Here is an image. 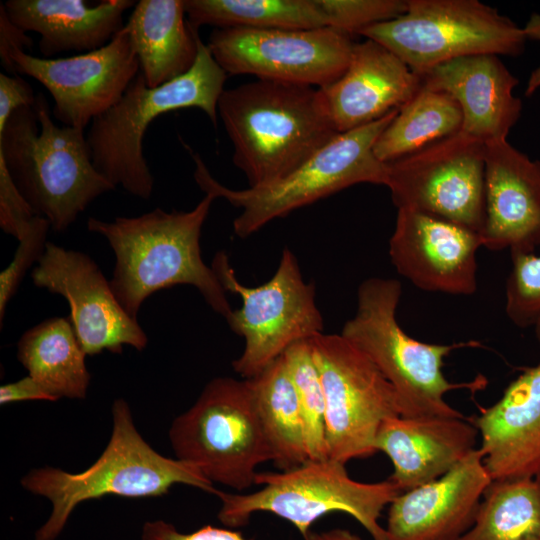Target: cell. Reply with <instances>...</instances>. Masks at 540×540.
I'll return each instance as SVG.
<instances>
[{
    "instance_id": "1",
    "label": "cell",
    "mask_w": 540,
    "mask_h": 540,
    "mask_svg": "<svg viewBox=\"0 0 540 540\" xmlns=\"http://www.w3.org/2000/svg\"><path fill=\"white\" fill-rule=\"evenodd\" d=\"M214 198L205 197L190 211L161 208L137 217L104 221L90 217L87 228L103 236L115 255L111 288L125 310L137 319L153 293L176 285H191L225 319L232 312L226 291L200 250L202 226Z\"/></svg>"
},
{
    "instance_id": "2",
    "label": "cell",
    "mask_w": 540,
    "mask_h": 540,
    "mask_svg": "<svg viewBox=\"0 0 540 540\" xmlns=\"http://www.w3.org/2000/svg\"><path fill=\"white\" fill-rule=\"evenodd\" d=\"M217 111L250 187L282 179L339 134L312 86L257 79L224 90Z\"/></svg>"
},
{
    "instance_id": "3",
    "label": "cell",
    "mask_w": 540,
    "mask_h": 540,
    "mask_svg": "<svg viewBox=\"0 0 540 540\" xmlns=\"http://www.w3.org/2000/svg\"><path fill=\"white\" fill-rule=\"evenodd\" d=\"M111 413L109 442L88 468L72 473L45 466L32 469L21 478L25 490L45 497L51 504L50 515L35 532L34 540H56L75 508L88 500L109 495L158 497L176 484L215 493L214 484L198 467L166 457L145 441L125 399H115Z\"/></svg>"
},
{
    "instance_id": "4",
    "label": "cell",
    "mask_w": 540,
    "mask_h": 540,
    "mask_svg": "<svg viewBox=\"0 0 540 540\" xmlns=\"http://www.w3.org/2000/svg\"><path fill=\"white\" fill-rule=\"evenodd\" d=\"M0 160L54 232L66 231L96 198L115 189L95 169L84 130L56 125L43 93L0 130Z\"/></svg>"
},
{
    "instance_id": "5",
    "label": "cell",
    "mask_w": 540,
    "mask_h": 540,
    "mask_svg": "<svg viewBox=\"0 0 540 540\" xmlns=\"http://www.w3.org/2000/svg\"><path fill=\"white\" fill-rule=\"evenodd\" d=\"M226 79L200 37L195 63L185 74L150 88L139 72L121 99L90 124L86 140L95 169L115 188L148 200L154 177L143 154V139L150 123L170 111L198 108L216 127Z\"/></svg>"
},
{
    "instance_id": "6",
    "label": "cell",
    "mask_w": 540,
    "mask_h": 540,
    "mask_svg": "<svg viewBox=\"0 0 540 540\" xmlns=\"http://www.w3.org/2000/svg\"><path fill=\"white\" fill-rule=\"evenodd\" d=\"M401 283L393 278L371 277L357 291L356 312L341 335L359 348L391 384L401 416H465L449 405L451 390L476 389L481 381L454 384L442 371L444 358L453 350L479 346L477 341L430 344L409 336L397 321Z\"/></svg>"
},
{
    "instance_id": "7",
    "label": "cell",
    "mask_w": 540,
    "mask_h": 540,
    "mask_svg": "<svg viewBox=\"0 0 540 540\" xmlns=\"http://www.w3.org/2000/svg\"><path fill=\"white\" fill-rule=\"evenodd\" d=\"M260 489L246 494L216 489L221 502L219 521L227 528L246 525L258 512L274 514L295 526L305 538L324 515L346 513L358 521L373 540H388L379 523L383 509L401 493L388 478L366 483L352 479L345 464L333 459L309 460L278 472H258Z\"/></svg>"
},
{
    "instance_id": "8",
    "label": "cell",
    "mask_w": 540,
    "mask_h": 540,
    "mask_svg": "<svg viewBox=\"0 0 540 540\" xmlns=\"http://www.w3.org/2000/svg\"><path fill=\"white\" fill-rule=\"evenodd\" d=\"M398 109L365 126L339 133L304 164L264 186L234 190L219 183L201 157L192 153L194 179L205 194L224 198L242 209L233 221L237 236L246 238L275 218L360 183L385 185L387 164L374 154L379 135Z\"/></svg>"
},
{
    "instance_id": "9",
    "label": "cell",
    "mask_w": 540,
    "mask_h": 540,
    "mask_svg": "<svg viewBox=\"0 0 540 540\" xmlns=\"http://www.w3.org/2000/svg\"><path fill=\"white\" fill-rule=\"evenodd\" d=\"M168 435L175 458L239 492L255 485L259 465L273 460L247 379L209 381Z\"/></svg>"
},
{
    "instance_id": "10",
    "label": "cell",
    "mask_w": 540,
    "mask_h": 540,
    "mask_svg": "<svg viewBox=\"0 0 540 540\" xmlns=\"http://www.w3.org/2000/svg\"><path fill=\"white\" fill-rule=\"evenodd\" d=\"M359 35L386 47L420 78L461 57L517 56L527 40L523 28L478 0H408L404 14Z\"/></svg>"
},
{
    "instance_id": "11",
    "label": "cell",
    "mask_w": 540,
    "mask_h": 540,
    "mask_svg": "<svg viewBox=\"0 0 540 540\" xmlns=\"http://www.w3.org/2000/svg\"><path fill=\"white\" fill-rule=\"evenodd\" d=\"M211 268L224 290L242 301L226 321L245 341L243 352L232 362L234 371L244 379L255 377L291 345L323 333L315 286L304 281L288 248L283 250L274 275L260 286L242 284L223 251L215 255Z\"/></svg>"
},
{
    "instance_id": "12",
    "label": "cell",
    "mask_w": 540,
    "mask_h": 540,
    "mask_svg": "<svg viewBox=\"0 0 540 540\" xmlns=\"http://www.w3.org/2000/svg\"><path fill=\"white\" fill-rule=\"evenodd\" d=\"M309 341L325 393L328 458L346 464L374 455L381 424L400 415L391 384L341 334L321 333Z\"/></svg>"
},
{
    "instance_id": "13",
    "label": "cell",
    "mask_w": 540,
    "mask_h": 540,
    "mask_svg": "<svg viewBox=\"0 0 540 540\" xmlns=\"http://www.w3.org/2000/svg\"><path fill=\"white\" fill-rule=\"evenodd\" d=\"M485 144L459 132L387 164L385 186L397 209L424 212L481 233L485 221Z\"/></svg>"
},
{
    "instance_id": "14",
    "label": "cell",
    "mask_w": 540,
    "mask_h": 540,
    "mask_svg": "<svg viewBox=\"0 0 540 540\" xmlns=\"http://www.w3.org/2000/svg\"><path fill=\"white\" fill-rule=\"evenodd\" d=\"M230 75L322 88L346 70L354 43L332 29L216 28L206 44Z\"/></svg>"
},
{
    "instance_id": "15",
    "label": "cell",
    "mask_w": 540,
    "mask_h": 540,
    "mask_svg": "<svg viewBox=\"0 0 540 540\" xmlns=\"http://www.w3.org/2000/svg\"><path fill=\"white\" fill-rule=\"evenodd\" d=\"M10 59L17 74L28 75L47 89L55 119L82 130L115 105L140 72L125 26L94 51L50 59L17 49Z\"/></svg>"
},
{
    "instance_id": "16",
    "label": "cell",
    "mask_w": 540,
    "mask_h": 540,
    "mask_svg": "<svg viewBox=\"0 0 540 540\" xmlns=\"http://www.w3.org/2000/svg\"><path fill=\"white\" fill-rule=\"evenodd\" d=\"M31 279L35 286L67 300L68 317L87 355L104 350L120 354L125 345L138 351L146 347V333L125 312L110 281L87 254L47 242Z\"/></svg>"
},
{
    "instance_id": "17",
    "label": "cell",
    "mask_w": 540,
    "mask_h": 540,
    "mask_svg": "<svg viewBox=\"0 0 540 540\" xmlns=\"http://www.w3.org/2000/svg\"><path fill=\"white\" fill-rule=\"evenodd\" d=\"M480 233L417 210L399 208L389 240L397 272L416 287L451 295L477 289Z\"/></svg>"
},
{
    "instance_id": "18",
    "label": "cell",
    "mask_w": 540,
    "mask_h": 540,
    "mask_svg": "<svg viewBox=\"0 0 540 540\" xmlns=\"http://www.w3.org/2000/svg\"><path fill=\"white\" fill-rule=\"evenodd\" d=\"M492 478L476 448L441 477L389 505L388 540H459L473 525Z\"/></svg>"
},
{
    "instance_id": "19",
    "label": "cell",
    "mask_w": 540,
    "mask_h": 540,
    "mask_svg": "<svg viewBox=\"0 0 540 540\" xmlns=\"http://www.w3.org/2000/svg\"><path fill=\"white\" fill-rule=\"evenodd\" d=\"M482 246L533 253L540 245V161L507 140L485 144Z\"/></svg>"
},
{
    "instance_id": "20",
    "label": "cell",
    "mask_w": 540,
    "mask_h": 540,
    "mask_svg": "<svg viewBox=\"0 0 540 540\" xmlns=\"http://www.w3.org/2000/svg\"><path fill=\"white\" fill-rule=\"evenodd\" d=\"M421 87V78L399 57L366 39L354 43L344 73L319 89L337 132L344 133L400 109Z\"/></svg>"
},
{
    "instance_id": "21",
    "label": "cell",
    "mask_w": 540,
    "mask_h": 540,
    "mask_svg": "<svg viewBox=\"0 0 540 540\" xmlns=\"http://www.w3.org/2000/svg\"><path fill=\"white\" fill-rule=\"evenodd\" d=\"M422 86L450 95L462 113V133L486 144L507 140L520 118L522 103L514 94L517 78L499 56L472 55L432 68Z\"/></svg>"
},
{
    "instance_id": "22",
    "label": "cell",
    "mask_w": 540,
    "mask_h": 540,
    "mask_svg": "<svg viewBox=\"0 0 540 540\" xmlns=\"http://www.w3.org/2000/svg\"><path fill=\"white\" fill-rule=\"evenodd\" d=\"M492 480L540 477V362L525 369L475 419Z\"/></svg>"
},
{
    "instance_id": "23",
    "label": "cell",
    "mask_w": 540,
    "mask_h": 540,
    "mask_svg": "<svg viewBox=\"0 0 540 540\" xmlns=\"http://www.w3.org/2000/svg\"><path fill=\"white\" fill-rule=\"evenodd\" d=\"M479 432L464 418L401 415L381 424L375 449L393 464L389 479L402 492L433 481L476 449Z\"/></svg>"
},
{
    "instance_id": "24",
    "label": "cell",
    "mask_w": 540,
    "mask_h": 540,
    "mask_svg": "<svg viewBox=\"0 0 540 540\" xmlns=\"http://www.w3.org/2000/svg\"><path fill=\"white\" fill-rule=\"evenodd\" d=\"M135 4L133 0H106L96 6L82 0H8L3 6L16 26L40 35V52L48 58L107 45L124 28V12Z\"/></svg>"
},
{
    "instance_id": "25",
    "label": "cell",
    "mask_w": 540,
    "mask_h": 540,
    "mask_svg": "<svg viewBox=\"0 0 540 540\" xmlns=\"http://www.w3.org/2000/svg\"><path fill=\"white\" fill-rule=\"evenodd\" d=\"M185 15L182 0H141L125 24L150 88L185 74L195 63L199 35Z\"/></svg>"
},
{
    "instance_id": "26",
    "label": "cell",
    "mask_w": 540,
    "mask_h": 540,
    "mask_svg": "<svg viewBox=\"0 0 540 540\" xmlns=\"http://www.w3.org/2000/svg\"><path fill=\"white\" fill-rule=\"evenodd\" d=\"M69 317H52L28 329L17 345V359L56 400L85 399L91 375Z\"/></svg>"
},
{
    "instance_id": "27",
    "label": "cell",
    "mask_w": 540,
    "mask_h": 540,
    "mask_svg": "<svg viewBox=\"0 0 540 540\" xmlns=\"http://www.w3.org/2000/svg\"><path fill=\"white\" fill-rule=\"evenodd\" d=\"M247 380L274 465L283 471L308 462L302 410L283 356Z\"/></svg>"
},
{
    "instance_id": "28",
    "label": "cell",
    "mask_w": 540,
    "mask_h": 540,
    "mask_svg": "<svg viewBox=\"0 0 540 540\" xmlns=\"http://www.w3.org/2000/svg\"><path fill=\"white\" fill-rule=\"evenodd\" d=\"M462 128V113L448 94L421 87L398 109L377 138L373 151L383 163L416 153L456 135Z\"/></svg>"
},
{
    "instance_id": "29",
    "label": "cell",
    "mask_w": 540,
    "mask_h": 540,
    "mask_svg": "<svg viewBox=\"0 0 540 540\" xmlns=\"http://www.w3.org/2000/svg\"><path fill=\"white\" fill-rule=\"evenodd\" d=\"M184 6L194 30L202 25L289 30L327 27L317 0H185Z\"/></svg>"
},
{
    "instance_id": "30",
    "label": "cell",
    "mask_w": 540,
    "mask_h": 540,
    "mask_svg": "<svg viewBox=\"0 0 540 540\" xmlns=\"http://www.w3.org/2000/svg\"><path fill=\"white\" fill-rule=\"evenodd\" d=\"M459 540H540V477L492 480Z\"/></svg>"
},
{
    "instance_id": "31",
    "label": "cell",
    "mask_w": 540,
    "mask_h": 540,
    "mask_svg": "<svg viewBox=\"0 0 540 540\" xmlns=\"http://www.w3.org/2000/svg\"><path fill=\"white\" fill-rule=\"evenodd\" d=\"M282 356L302 410L309 459H328L325 393L310 341L291 345Z\"/></svg>"
},
{
    "instance_id": "32",
    "label": "cell",
    "mask_w": 540,
    "mask_h": 540,
    "mask_svg": "<svg viewBox=\"0 0 540 540\" xmlns=\"http://www.w3.org/2000/svg\"><path fill=\"white\" fill-rule=\"evenodd\" d=\"M506 282L505 311L520 328L533 327L540 315V255L511 253Z\"/></svg>"
},
{
    "instance_id": "33",
    "label": "cell",
    "mask_w": 540,
    "mask_h": 540,
    "mask_svg": "<svg viewBox=\"0 0 540 540\" xmlns=\"http://www.w3.org/2000/svg\"><path fill=\"white\" fill-rule=\"evenodd\" d=\"M327 27L350 34L404 14L408 0H317Z\"/></svg>"
},
{
    "instance_id": "34",
    "label": "cell",
    "mask_w": 540,
    "mask_h": 540,
    "mask_svg": "<svg viewBox=\"0 0 540 540\" xmlns=\"http://www.w3.org/2000/svg\"><path fill=\"white\" fill-rule=\"evenodd\" d=\"M51 229L49 221L36 216L25 237L19 245L10 264L0 274V325L7 305L17 292L27 271L42 258L46 245L47 233Z\"/></svg>"
},
{
    "instance_id": "35",
    "label": "cell",
    "mask_w": 540,
    "mask_h": 540,
    "mask_svg": "<svg viewBox=\"0 0 540 540\" xmlns=\"http://www.w3.org/2000/svg\"><path fill=\"white\" fill-rule=\"evenodd\" d=\"M37 215L14 184L5 163L0 160V227L18 241L27 234Z\"/></svg>"
},
{
    "instance_id": "36",
    "label": "cell",
    "mask_w": 540,
    "mask_h": 540,
    "mask_svg": "<svg viewBox=\"0 0 540 540\" xmlns=\"http://www.w3.org/2000/svg\"><path fill=\"white\" fill-rule=\"evenodd\" d=\"M141 540H253L247 539L235 529L204 525L184 533L172 523L162 519L146 521L142 527Z\"/></svg>"
},
{
    "instance_id": "37",
    "label": "cell",
    "mask_w": 540,
    "mask_h": 540,
    "mask_svg": "<svg viewBox=\"0 0 540 540\" xmlns=\"http://www.w3.org/2000/svg\"><path fill=\"white\" fill-rule=\"evenodd\" d=\"M35 99L32 87L21 76L0 73V130L13 112L21 107L33 106Z\"/></svg>"
},
{
    "instance_id": "38",
    "label": "cell",
    "mask_w": 540,
    "mask_h": 540,
    "mask_svg": "<svg viewBox=\"0 0 540 540\" xmlns=\"http://www.w3.org/2000/svg\"><path fill=\"white\" fill-rule=\"evenodd\" d=\"M33 40L26 32L16 26L8 17L3 3L0 4V59L4 70L12 75H18L10 55L13 51L24 48L31 49Z\"/></svg>"
},
{
    "instance_id": "39",
    "label": "cell",
    "mask_w": 540,
    "mask_h": 540,
    "mask_svg": "<svg viewBox=\"0 0 540 540\" xmlns=\"http://www.w3.org/2000/svg\"><path fill=\"white\" fill-rule=\"evenodd\" d=\"M31 400L57 401L30 375L0 387L1 405Z\"/></svg>"
},
{
    "instance_id": "40",
    "label": "cell",
    "mask_w": 540,
    "mask_h": 540,
    "mask_svg": "<svg viewBox=\"0 0 540 540\" xmlns=\"http://www.w3.org/2000/svg\"><path fill=\"white\" fill-rule=\"evenodd\" d=\"M523 31L527 39L540 41V14L533 13L526 25L523 27ZM540 88V65L534 69L527 82L525 95L530 96Z\"/></svg>"
},
{
    "instance_id": "41",
    "label": "cell",
    "mask_w": 540,
    "mask_h": 540,
    "mask_svg": "<svg viewBox=\"0 0 540 540\" xmlns=\"http://www.w3.org/2000/svg\"><path fill=\"white\" fill-rule=\"evenodd\" d=\"M304 540H362L357 534L343 528H334L322 532L310 531Z\"/></svg>"
},
{
    "instance_id": "42",
    "label": "cell",
    "mask_w": 540,
    "mask_h": 540,
    "mask_svg": "<svg viewBox=\"0 0 540 540\" xmlns=\"http://www.w3.org/2000/svg\"><path fill=\"white\" fill-rule=\"evenodd\" d=\"M533 327H534L535 336L540 343V315L536 319Z\"/></svg>"
}]
</instances>
